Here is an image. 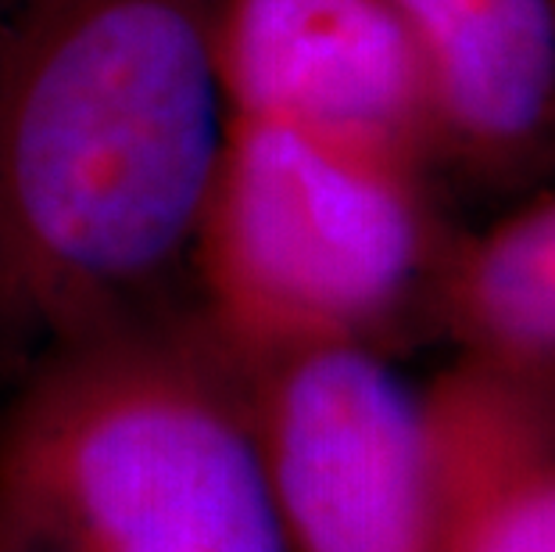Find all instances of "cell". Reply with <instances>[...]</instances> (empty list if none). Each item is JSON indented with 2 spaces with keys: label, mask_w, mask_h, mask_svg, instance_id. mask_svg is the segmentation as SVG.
Segmentation results:
<instances>
[{
  "label": "cell",
  "mask_w": 555,
  "mask_h": 552,
  "mask_svg": "<svg viewBox=\"0 0 555 552\" xmlns=\"http://www.w3.org/2000/svg\"><path fill=\"white\" fill-rule=\"evenodd\" d=\"M211 51L230 115L434 162L420 62L380 0H211Z\"/></svg>",
  "instance_id": "5"
},
{
  "label": "cell",
  "mask_w": 555,
  "mask_h": 552,
  "mask_svg": "<svg viewBox=\"0 0 555 552\" xmlns=\"http://www.w3.org/2000/svg\"><path fill=\"white\" fill-rule=\"evenodd\" d=\"M227 119L211 0H4L0 331L40 356L169 305Z\"/></svg>",
  "instance_id": "1"
},
{
  "label": "cell",
  "mask_w": 555,
  "mask_h": 552,
  "mask_svg": "<svg viewBox=\"0 0 555 552\" xmlns=\"http://www.w3.org/2000/svg\"><path fill=\"white\" fill-rule=\"evenodd\" d=\"M427 87L434 158L513 176L555 144V0H380Z\"/></svg>",
  "instance_id": "6"
},
{
  "label": "cell",
  "mask_w": 555,
  "mask_h": 552,
  "mask_svg": "<svg viewBox=\"0 0 555 552\" xmlns=\"http://www.w3.org/2000/svg\"><path fill=\"white\" fill-rule=\"evenodd\" d=\"M0 552H283L247 370L194 305L33 359L0 416Z\"/></svg>",
  "instance_id": "2"
},
{
  "label": "cell",
  "mask_w": 555,
  "mask_h": 552,
  "mask_svg": "<svg viewBox=\"0 0 555 552\" xmlns=\"http://www.w3.org/2000/svg\"><path fill=\"white\" fill-rule=\"evenodd\" d=\"M427 172L401 151L230 115L191 255L201 320L244 370L326 345L384 351L430 312L452 248Z\"/></svg>",
  "instance_id": "3"
},
{
  "label": "cell",
  "mask_w": 555,
  "mask_h": 552,
  "mask_svg": "<svg viewBox=\"0 0 555 552\" xmlns=\"http://www.w3.org/2000/svg\"><path fill=\"white\" fill-rule=\"evenodd\" d=\"M420 395L444 552H555V377L455 356Z\"/></svg>",
  "instance_id": "7"
},
{
  "label": "cell",
  "mask_w": 555,
  "mask_h": 552,
  "mask_svg": "<svg viewBox=\"0 0 555 552\" xmlns=\"http://www.w3.org/2000/svg\"><path fill=\"white\" fill-rule=\"evenodd\" d=\"M247 391L283 552H444L423 395L380 348L294 351Z\"/></svg>",
  "instance_id": "4"
},
{
  "label": "cell",
  "mask_w": 555,
  "mask_h": 552,
  "mask_svg": "<svg viewBox=\"0 0 555 552\" xmlns=\"http://www.w3.org/2000/svg\"><path fill=\"white\" fill-rule=\"evenodd\" d=\"M430 316L459 356L555 377V194L452 241Z\"/></svg>",
  "instance_id": "8"
}]
</instances>
